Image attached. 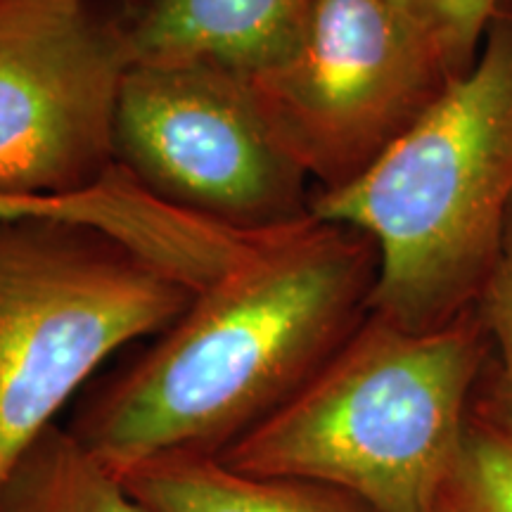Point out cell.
Returning <instances> with one entry per match:
<instances>
[{
  "label": "cell",
  "instance_id": "cell-1",
  "mask_svg": "<svg viewBox=\"0 0 512 512\" xmlns=\"http://www.w3.org/2000/svg\"><path fill=\"white\" fill-rule=\"evenodd\" d=\"M380 254L316 216L273 230L195 292L72 432L114 472L169 453L219 456L309 384L370 313Z\"/></svg>",
  "mask_w": 512,
  "mask_h": 512
},
{
  "label": "cell",
  "instance_id": "cell-2",
  "mask_svg": "<svg viewBox=\"0 0 512 512\" xmlns=\"http://www.w3.org/2000/svg\"><path fill=\"white\" fill-rule=\"evenodd\" d=\"M512 209V0H498L475 67L358 181L313 192L311 216L375 242L370 313L432 332L477 304Z\"/></svg>",
  "mask_w": 512,
  "mask_h": 512
},
{
  "label": "cell",
  "instance_id": "cell-3",
  "mask_svg": "<svg viewBox=\"0 0 512 512\" xmlns=\"http://www.w3.org/2000/svg\"><path fill=\"white\" fill-rule=\"evenodd\" d=\"M486 361L475 306L432 332L368 313L302 392L216 458L335 486L373 512H439Z\"/></svg>",
  "mask_w": 512,
  "mask_h": 512
},
{
  "label": "cell",
  "instance_id": "cell-4",
  "mask_svg": "<svg viewBox=\"0 0 512 512\" xmlns=\"http://www.w3.org/2000/svg\"><path fill=\"white\" fill-rule=\"evenodd\" d=\"M192 297L102 230L0 219V482L102 361L164 332Z\"/></svg>",
  "mask_w": 512,
  "mask_h": 512
},
{
  "label": "cell",
  "instance_id": "cell-5",
  "mask_svg": "<svg viewBox=\"0 0 512 512\" xmlns=\"http://www.w3.org/2000/svg\"><path fill=\"white\" fill-rule=\"evenodd\" d=\"M470 72L411 0H316L290 60L245 76L313 192L347 188Z\"/></svg>",
  "mask_w": 512,
  "mask_h": 512
},
{
  "label": "cell",
  "instance_id": "cell-6",
  "mask_svg": "<svg viewBox=\"0 0 512 512\" xmlns=\"http://www.w3.org/2000/svg\"><path fill=\"white\" fill-rule=\"evenodd\" d=\"M119 166L166 204L266 233L311 214L309 176L268 128L245 76L197 62L128 64Z\"/></svg>",
  "mask_w": 512,
  "mask_h": 512
},
{
  "label": "cell",
  "instance_id": "cell-7",
  "mask_svg": "<svg viewBox=\"0 0 512 512\" xmlns=\"http://www.w3.org/2000/svg\"><path fill=\"white\" fill-rule=\"evenodd\" d=\"M124 27L88 0H0V190L76 195L119 169Z\"/></svg>",
  "mask_w": 512,
  "mask_h": 512
},
{
  "label": "cell",
  "instance_id": "cell-8",
  "mask_svg": "<svg viewBox=\"0 0 512 512\" xmlns=\"http://www.w3.org/2000/svg\"><path fill=\"white\" fill-rule=\"evenodd\" d=\"M313 8L316 0H150L124 27L128 62L268 72L302 46Z\"/></svg>",
  "mask_w": 512,
  "mask_h": 512
},
{
  "label": "cell",
  "instance_id": "cell-9",
  "mask_svg": "<svg viewBox=\"0 0 512 512\" xmlns=\"http://www.w3.org/2000/svg\"><path fill=\"white\" fill-rule=\"evenodd\" d=\"M0 219H55L102 230L185 280L207 273L223 247V230L216 223L159 200L124 166L98 188L76 195L0 190Z\"/></svg>",
  "mask_w": 512,
  "mask_h": 512
},
{
  "label": "cell",
  "instance_id": "cell-10",
  "mask_svg": "<svg viewBox=\"0 0 512 512\" xmlns=\"http://www.w3.org/2000/svg\"><path fill=\"white\" fill-rule=\"evenodd\" d=\"M119 477L152 512H373L335 486L245 475L204 453L147 458Z\"/></svg>",
  "mask_w": 512,
  "mask_h": 512
},
{
  "label": "cell",
  "instance_id": "cell-11",
  "mask_svg": "<svg viewBox=\"0 0 512 512\" xmlns=\"http://www.w3.org/2000/svg\"><path fill=\"white\" fill-rule=\"evenodd\" d=\"M0 512H152L72 430L50 425L0 482Z\"/></svg>",
  "mask_w": 512,
  "mask_h": 512
},
{
  "label": "cell",
  "instance_id": "cell-12",
  "mask_svg": "<svg viewBox=\"0 0 512 512\" xmlns=\"http://www.w3.org/2000/svg\"><path fill=\"white\" fill-rule=\"evenodd\" d=\"M439 512H512V430L479 392Z\"/></svg>",
  "mask_w": 512,
  "mask_h": 512
},
{
  "label": "cell",
  "instance_id": "cell-13",
  "mask_svg": "<svg viewBox=\"0 0 512 512\" xmlns=\"http://www.w3.org/2000/svg\"><path fill=\"white\" fill-rule=\"evenodd\" d=\"M475 309L489 342V361L479 382V396L512 430V209L501 254Z\"/></svg>",
  "mask_w": 512,
  "mask_h": 512
},
{
  "label": "cell",
  "instance_id": "cell-14",
  "mask_svg": "<svg viewBox=\"0 0 512 512\" xmlns=\"http://www.w3.org/2000/svg\"><path fill=\"white\" fill-rule=\"evenodd\" d=\"M411 3L441 31L460 64L465 69L475 67L486 24L494 15L498 0H411Z\"/></svg>",
  "mask_w": 512,
  "mask_h": 512
}]
</instances>
